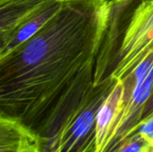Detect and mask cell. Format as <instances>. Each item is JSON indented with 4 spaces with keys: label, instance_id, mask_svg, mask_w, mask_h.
I'll return each mask as SVG.
<instances>
[{
    "label": "cell",
    "instance_id": "cell-1",
    "mask_svg": "<svg viewBox=\"0 0 153 152\" xmlns=\"http://www.w3.org/2000/svg\"><path fill=\"white\" fill-rule=\"evenodd\" d=\"M110 0H64L30 39L0 57V115L50 146L94 88Z\"/></svg>",
    "mask_w": 153,
    "mask_h": 152
},
{
    "label": "cell",
    "instance_id": "cell-2",
    "mask_svg": "<svg viewBox=\"0 0 153 152\" xmlns=\"http://www.w3.org/2000/svg\"><path fill=\"white\" fill-rule=\"evenodd\" d=\"M153 52V0H110L96 60L94 86L125 80Z\"/></svg>",
    "mask_w": 153,
    "mask_h": 152
},
{
    "label": "cell",
    "instance_id": "cell-3",
    "mask_svg": "<svg viewBox=\"0 0 153 152\" xmlns=\"http://www.w3.org/2000/svg\"><path fill=\"white\" fill-rule=\"evenodd\" d=\"M117 80L94 86L80 108L65 124L49 149L54 152H96V119L100 107Z\"/></svg>",
    "mask_w": 153,
    "mask_h": 152
},
{
    "label": "cell",
    "instance_id": "cell-4",
    "mask_svg": "<svg viewBox=\"0 0 153 152\" xmlns=\"http://www.w3.org/2000/svg\"><path fill=\"white\" fill-rule=\"evenodd\" d=\"M54 0H0V46Z\"/></svg>",
    "mask_w": 153,
    "mask_h": 152
},
{
    "label": "cell",
    "instance_id": "cell-5",
    "mask_svg": "<svg viewBox=\"0 0 153 152\" xmlns=\"http://www.w3.org/2000/svg\"><path fill=\"white\" fill-rule=\"evenodd\" d=\"M126 82L117 80L99 108L96 119V152H102L112 134L126 103Z\"/></svg>",
    "mask_w": 153,
    "mask_h": 152
},
{
    "label": "cell",
    "instance_id": "cell-6",
    "mask_svg": "<svg viewBox=\"0 0 153 152\" xmlns=\"http://www.w3.org/2000/svg\"><path fill=\"white\" fill-rule=\"evenodd\" d=\"M42 139L21 121L0 115V152L37 151Z\"/></svg>",
    "mask_w": 153,
    "mask_h": 152
},
{
    "label": "cell",
    "instance_id": "cell-7",
    "mask_svg": "<svg viewBox=\"0 0 153 152\" xmlns=\"http://www.w3.org/2000/svg\"><path fill=\"white\" fill-rule=\"evenodd\" d=\"M64 0H54L38 16L22 27L5 44L0 46V57H3L33 37L60 9Z\"/></svg>",
    "mask_w": 153,
    "mask_h": 152
},
{
    "label": "cell",
    "instance_id": "cell-8",
    "mask_svg": "<svg viewBox=\"0 0 153 152\" xmlns=\"http://www.w3.org/2000/svg\"><path fill=\"white\" fill-rule=\"evenodd\" d=\"M153 147L139 133H134L117 152H152Z\"/></svg>",
    "mask_w": 153,
    "mask_h": 152
},
{
    "label": "cell",
    "instance_id": "cell-9",
    "mask_svg": "<svg viewBox=\"0 0 153 152\" xmlns=\"http://www.w3.org/2000/svg\"><path fill=\"white\" fill-rule=\"evenodd\" d=\"M134 133H139L153 147V114L139 123Z\"/></svg>",
    "mask_w": 153,
    "mask_h": 152
},
{
    "label": "cell",
    "instance_id": "cell-10",
    "mask_svg": "<svg viewBox=\"0 0 153 152\" xmlns=\"http://www.w3.org/2000/svg\"><path fill=\"white\" fill-rule=\"evenodd\" d=\"M153 114V90L144 107V109H143V116H142V120L149 117L151 115ZM141 120V121H142Z\"/></svg>",
    "mask_w": 153,
    "mask_h": 152
},
{
    "label": "cell",
    "instance_id": "cell-11",
    "mask_svg": "<svg viewBox=\"0 0 153 152\" xmlns=\"http://www.w3.org/2000/svg\"><path fill=\"white\" fill-rule=\"evenodd\" d=\"M38 152H54V151L51 150V149H49V148H42V149H40Z\"/></svg>",
    "mask_w": 153,
    "mask_h": 152
},
{
    "label": "cell",
    "instance_id": "cell-12",
    "mask_svg": "<svg viewBox=\"0 0 153 152\" xmlns=\"http://www.w3.org/2000/svg\"><path fill=\"white\" fill-rule=\"evenodd\" d=\"M39 151H26V152H38Z\"/></svg>",
    "mask_w": 153,
    "mask_h": 152
},
{
    "label": "cell",
    "instance_id": "cell-13",
    "mask_svg": "<svg viewBox=\"0 0 153 152\" xmlns=\"http://www.w3.org/2000/svg\"><path fill=\"white\" fill-rule=\"evenodd\" d=\"M152 152H153V151H152Z\"/></svg>",
    "mask_w": 153,
    "mask_h": 152
}]
</instances>
